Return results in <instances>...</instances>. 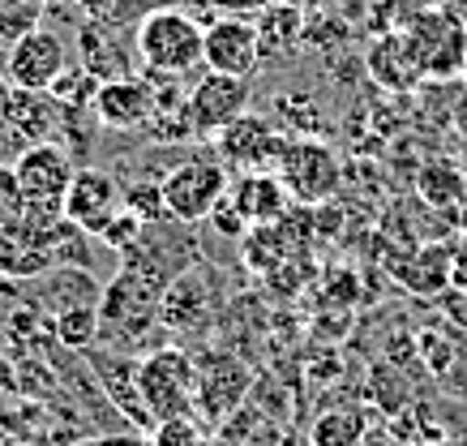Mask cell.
Wrapping results in <instances>:
<instances>
[{"mask_svg":"<svg viewBox=\"0 0 467 446\" xmlns=\"http://www.w3.org/2000/svg\"><path fill=\"white\" fill-rule=\"evenodd\" d=\"M133 47L146 73L189 78L193 69H206V22H198L184 9H155L138 22Z\"/></svg>","mask_w":467,"mask_h":446,"instance_id":"cell-1","label":"cell"},{"mask_svg":"<svg viewBox=\"0 0 467 446\" xmlns=\"http://www.w3.org/2000/svg\"><path fill=\"white\" fill-rule=\"evenodd\" d=\"M138 390L150 420H176V417H193V403H198V357L184 352L176 344L150 347L138 357Z\"/></svg>","mask_w":467,"mask_h":446,"instance_id":"cell-2","label":"cell"},{"mask_svg":"<svg viewBox=\"0 0 467 446\" xmlns=\"http://www.w3.org/2000/svg\"><path fill=\"white\" fill-rule=\"evenodd\" d=\"M395 30L408 39L411 60L429 82H454L467 73V22L451 17L446 9L425 5Z\"/></svg>","mask_w":467,"mask_h":446,"instance_id":"cell-3","label":"cell"},{"mask_svg":"<svg viewBox=\"0 0 467 446\" xmlns=\"http://www.w3.org/2000/svg\"><path fill=\"white\" fill-rule=\"evenodd\" d=\"M275 176L287 185L292 202H300V206H322V202H330L343 185V159H339V150L326 146L322 138H292Z\"/></svg>","mask_w":467,"mask_h":446,"instance_id":"cell-4","label":"cell"},{"mask_svg":"<svg viewBox=\"0 0 467 446\" xmlns=\"http://www.w3.org/2000/svg\"><path fill=\"white\" fill-rule=\"evenodd\" d=\"M159 185H163L168 219H176V223H202V219H211L214 206L227 198L232 172H227L219 159H189L181 168H171Z\"/></svg>","mask_w":467,"mask_h":446,"instance_id":"cell-5","label":"cell"},{"mask_svg":"<svg viewBox=\"0 0 467 446\" xmlns=\"http://www.w3.org/2000/svg\"><path fill=\"white\" fill-rule=\"evenodd\" d=\"M249 390H254V369L236 352L206 347L198 357V403H193V417H202L206 425H223L249 399Z\"/></svg>","mask_w":467,"mask_h":446,"instance_id":"cell-6","label":"cell"},{"mask_svg":"<svg viewBox=\"0 0 467 446\" xmlns=\"http://www.w3.org/2000/svg\"><path fill=\"white\" fill-rule=\"evenodd\" d=\"M292 133L275 130L266 116H249L232 120L223 133H214V146H219V163H223L232 176L244 172H279V159H284Z\"/></svg>","mask_w":467,"mask_h":446,"instance_id":"cell-7","label":"cell"},{"mask_svg":"<svg viewBox=\"0 0 467 446\" xmlns=\"http://www.w3.org/2000/svg\"><path fill=\"white\" fill-rule=\"evenodd\" d=\"M65 69H69V47H65V39H60L57 30L35 26V30H26L22 39L9 44L5 69L0 73H5L9 90H39V95H47V90L60 82Z\"/></svg>","mask_w":467,"mask_h":446,"instance_id":"cell-8","label":"cell"},{"mask_svg":"<svg viewBox=\"0 0 467 446\" xmlns=\"http://www.w3.org/2000/svg\"><path fill=\"white\" fill-rule=\"evenodd\" d=\"M244 103H249V82L244 78H227V73H202L193 90L184 95V125H189V138H202V142H214V133H223L232 120L244 116Z\"/></svg>","mask_w":467,"mask_h":446,"instance_id":"cell-9","label":"cell"},{"mask_svg":"<svg viewBox=\"0 0 467 446\" xmlns=\"http://www.w3.org/2000/svg\"><path fill=\"white\" fill-rule=\"evenodd\" d=\"M266 57L262 35L249 17L241 14H219L206 22V69L227 73V78H254L257 65Z\"/></svg>","mask_w":467,"mask_h":446,"instance_id":"cell-10","label":"cell"},{"mask_svg":"<svg viewBox=\"0 0 467 446\" xmlns=\"http://www.w3.org/2000/svg\"><path fill=\"white\" fill-rule=\"evenodd\" d=\"M120 206H125V189L116 185V176L108 168H90L86 163V168L73 172V185L65 193V219L82 236L99 241V232L120 215Z\"/></svg>","mask_w":467,"mask_h":446,"instance_id":"cell-11","label":"cell"},{"mask_svg":"<svg viewBox=\"0 0 467 446\" xmlns=\"http://www.w3.org/2000/svg\"><path fill=\"white\" fill-rule=\"evenodd\" d=\"M219 309H223V296L214 288L211 271H202V266L198 271H181L159 296V327L168 335H189L206 327Z\"/></svg>","mask_w":467,"mask_h":446,"instance_id":"cell-12","label":"cell"},{"mask_svg":"<svg viewBox=\"0 0 467 446\" xmlns=\"http://www.w3.org/2000/svg\"><path fill=\"white\" fill-rule=\"evenodd\" d=\"M14 172L30 202H39V206H65V193H69L78 168H73V159L65 146L39 142L14 159Z\"/></svg>","mask_w":467,"mask_h":446,"instance_id":"cell-13","label":"cell"},{"mask_svg":"<svg viewBox=\"0 0 467 446\" xmlns=\"http://www.w3.org/2000/svg\"><path fill=\"white\" fill-rule=\"evenodd\" d=\"M90 108H95L103 130H142L155 116V90L142 78H108V82H99Z\"/></svg>","mask_w":467,"mask_h":446,"instance_id":"cell-14","label":"cell"},{"mask_svg":"<svg viewBox=\"0 0 467 446\" xmlns=\"http://www.w3.org/2000/svg\"><path fill=\"white\" fill-rule=\"evenodd\" d=\"M227 198L241 206V215L249 219V228H257V223H279V219H287V206H292V193H287V185L275 172L232 176Z\"/></svg>","mask_w":467,"mask_h":446,"instance_id":"cell-15","label":"cell"},{"mask_svg":"<svg viewBox=\"0 0 467 446\" xmlns=\"http://www.w3.org/2000/svg\"><path fill=\"white\" fill-rule=\"evenodd\" d=\"M365 69L378 87L395 90V95H408V90H416L425 82V73L416 69V60H411V52H408V39H403L399 30H386L382 39L368 44Z\"/></svg>","mask_w":467,"mask_h":446,"instance_id":"cell-16","label":"cell"},{"mask_svg":"<svg viewBox=\"0 0 467 446\" xmlns=\"http://www.w3.org/2000/svg\"><path fill=\"white\" fill-rule=\"evenodd\" d=\"M90 357V365H95V374H99L103 390H108V399L120 408V417L133 420L138 430H155V420H150V412H146V403H142V390H138V360H120L116 365V357H103V352H86Z\"/></svg>","mask_w":467,"mask_h":446,"instance_id":"cell-17","label":"cell"},{"mask_svg":"<svg viewBox=\"0 0 467 446\" xmlns=\"http://www.w3.org/2000/svg\"><path fill=\"white\" fill-rule=\"evenodd\" d=\"M296 241V236H292ZM287 241V228L284 219L279 223H257V228L244 232V266L254 275H262V279H275V275L284 271L287 262H292V254H296V245Z\"/></svg>","mask_w":467,"mask_h":446,"instance_id":"cell-18","label":"cell"},{"mask_svg":"<svg viewBox=\"0 0 467 446\" xmlns=\"http://www.w3.org/2000/svg\"><path fill=\"white\" fill-rule=\"evenodd\" d=\"M451 275H454L451 245H425L399 266V284L411 288L416 296H438V292L451 284Z\"/></svg>","mask_w":467,"mask_h":446,"instance_id":"cell-19","label":"cell"},{"mask_svg":"<svg viewBox=\"0 0 467 446\" xmlns=\"http://www.w3.org/2000/svg\"><path fill=\"white\" fill-rule=\"evenodd\" d=\"M52 271V249H39L22 232H0V275L9 279H39Z\"/></svg>","mask_w":467,"mask_h":446,"instance_id":"cell-20","label":"cell"},{"mask_svg":"<svg viewBox=\"0 0 467 446\" xmlns=\"http://www.w3.org/2000/svg\"><path fill=\"white\" fill-rule=\"evenodd\" d=\"M52 335H57L65 347H73V352H90V347L99 344V335H103L99 301H82V305L60 309L57 322H52Z\"/></svg>","mask_w":467,"mask_h":446,"instance_id":"cell-21","label":"cell"},{"mask_svg":"<svg viewBox=\"0 0 467 446\" xmlns=\"http://www.w3.org/2000/svg\"><path fill=\"white\" fill-rule=\"evenodd\" d=\"M368 417L365 408H330L313 420L309 446H365Z\"/></svg>","mask_w":467,"mask_h":446,"instance_id":"cell-22","label":"cell"},{"mask_svg":"<svg viewBox=\"0 0 467 446\" xmlns=\"http://www.w3.org/2000/svg\"><path fill=\"white\" fill-rule=\"evenodd\" d=\"M257 35L266 52H287L300 39V9H292V0H275L266 9H257Z\"/></svg>","mask_w":467,"mask_h":446,"instance_id":"cell-23","label":"cell"},{"mask_svg":"<svg viewBox=\"0 0 467 446\" xmlns=\"http://www.w3.org/2000/svg\"><path fill=\"white\" fill-rule=\"evenodd\" d=\"M420 198L438 211H459L467 198V176L451 163H429L420 172Z\"/></svg>","mask_w":467,"mask_h":446,"instance_id":"cell-24","label":"cell"},{"mask_svg":"<svg viewBox=\"0 0 467 446\" xmlns=\"http://www.w3.org/2000/svg\"><path fill=\"white\" fill-rule=\"evenodd\" d=\"M26 211H30V198L22 189V181H17L14 163H0V232L22 228Z\"/></svg>","mask_w":467,"mask_h":446,"instance_id":"cell-25","label":"cell"},{"mask_svg":"<svg viewBox=\"0 0 467 446\" xmlns=\"http://www.w3.org/2000/svg\"><path fill=\"white\" fill-rule=\"evenodd\" d=\"M125 206L142 219V223H159V219H168L163 185H155V181H133V185H125Z\"/></svg>","mask_w":467,"mask_h":446,"instance_id":"cell-26","label":"cell"},{"mask_svg":"<svg viewBox=\"0 0 467 446\" xmlns=\"http://www.w3.org/2000/svg\"><path fill=\"white\" fill-rule=\"evenodd\" d=\"M39 5H30V0H0V39H22L26 30L39 26Z\"/></svg>","mask_w":467,"mask_h":446,"instance_id":"cell-27","label":"cell"},{"mask_svg":"<svg viewBox=\"0 0 467 446\" xmlns=\"http://www.w3.org/2000/svg\"><path fill=\"white\" fill-rule=\"evenodd\" d=\"M146 228H150V223H142V219L133 215L129 206H120V215H116L112 223H108V228L99 232V245H108V249H120V254H125V249H133V245H138V241H142V236H146Z\"/></svg>","mask_w":467,"mask_h":446,"instance_id":"cell-28","label":"cell"},{"mask_svg":"<svg viewBox=\"0 0 467 446\" xmlns=\"http://www.w3.org/2000/svg\"><path fill=\"white\" fill-rule=\"evenodd\" d=\"M214 232H223L227 241H244V232H249V219L241 215V206L232 198H223L219 206H214V215H211Z\"/></svg>","mask_w":467,"mask_h":446,"instance_id":"cell-29","label":"cell"},{"mask_svg":"<svg viewBox=\"0 0 467 446\" xmlns=\"http://www.w3.org/2000/svg\"><path fill=\"white\" fill-rule=\"evenodd\" d=\"M206 5H214L219 14H257V9H266V5H275V0H206Z\"/></svg>","mask_w":467,"mask_h":446,"instance_id":"cell-30","label":"cell"},{"mask_svg":"<svg viewBox=\"0 0 467 446\" xmlns=\"http://www.w3.org/2000/svg\"><path fill=\"white\" fill-rule=\"evenodd\" d=\"M78 446H150L142 433H112V438H90V442H78Z\"/></svg>","mask_w":467,"mask_h":446,"instance_id":"cell-31","label":"cell"},{"mask_svg":"<svg viewBox=\"0 0 467 446\" xmlns=\"http://www.w3.org/2000/svg\"><path fill=\"white\" fill-rule=\"evenodd\" d=\"M438 9H446L451 17H459V22H467V0H433Z\"/></svg>","mask_w":467,"mask_h":446,"instance_id":"cell-32","label":"cell"},{"mask_svg":"<svg viewBox=\"0 0 467 446\" xmlns=\"http://www.w3.org/2000/svg\"><path fill=\"white\" fill-rule=\"evenodd\" d=\"M30 5H39V9H43V5H47V0H30Z\"/></svg>","mask_w":467,"mask_h":446,"instance_id":"cell-33","label":"cell"},{"mask_svg":"<svg viewBox=\"0 0 467 446\" xmlns=\"http://www.w3.org/2000/svg\"><path fill=\"white\" fill-rule=\"evenodd\" d=\"M365 446H368V442H365Z\"/></svg>","mask_w":467,"mask_h":446,"instance_id":"cell-34","label":"cell"}]
</instances>
